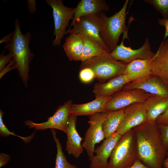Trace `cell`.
Segmentation results:
<instances>
[{
  "instance_id": "33",
  "label": "cell",
  "mask_w": 168,
  "mask_h": 168,
  "mask_svg": "<svg viewBox=\"0 0 168 168\" xmlns=\"http://www.w3.org/2000/svg\"><path fill=\"white\" fill-rule=\"evenodd\" d=\"M159 24L161 26H164L165 28V32L163 40L168 36V19L159 18L158 20Z\"/></svg>"
},
{
  "instance_id": "1",
  "label": "cell",
  "mask_w": 168,
  "mask_h": 168,
  "mask_svg": "<svg viewBox=\"0 0 168 168\" xmlns=\"http://www.w3.org/2000/svg\"><path fill=\"white\" fill-rule=\"evenodd\" d=\"M138 158L151 168H162L167 151L164 147L156 122L147 121L133 128Z\"/></svg>"
},
{
  "instance_id": "7",
  "label": "cell",
  "mask_w": 168,
  "mask_h": 168,
  "mask_svg": "<svg viewBox=\"0 0 168 168\" xmlns=\"http://www.w3.org/2000/svg\"><path fill=\"white\" fill-rule=\"evenodd\" d=\"M47 3L53 10L54 29L53 35L55 36L52 41L53 46L60 45L62 39L66 34V29L69 22L73 20L75 8L67 7L62 0H46Z\"/></svg>"
},
{
  "instance_id": "37",
  "label": "cell",
  "mask_w": 168,
  "mask_h": 168,
  "mask_svg": "<svg viewBox=\"0 0 168 168\" xmlns=\"http://www.w3.org/2000/svg\"><path fill=\"white\" fill-rule=\"evenodd\" d=\"M13 34V32H11L9 34L7 35L4 36L0 40V44L3 43H8L11 40L12 38Z\"/></svg>"
},
{
  "instance_id": "18",
  "label": "cell",
  "mask_w": 168,
  "mask_h": 168,
  "mask_svg": "<svg viewBox=\"0 0 168 168\" xmlns=\"http://www.w3.org/2000/svg\"><path fill=\"white\" fill-rule=\"evenodd\" d=\"M152 58L137 59L127 64L123 74L131 82L152 75Z\"/></svg>"
},
{
  "instance_id": "12",
  "label": "cell",
  "mask_w": 168,
  "mask_h": 168,
  "mask_svg": "<svg viewBox=\"0 0 168 168\" xmlns=\"http://www.w3.org/2000/svg\"><path fill=\"white\" fill-rule=\"evenodd\" d=\"M147 121L144 102L134 103L125 108L123 118L116 132L123 135L135 127Z\"/></svg>"
},
{
  "instance_id": "29",
  "label": "cell",
  "mask_w": 168,
  "mask_h": 168,
  "mask_svg": "<svg viewBox=\"0 0 168 168\" xmlns=\"http://www.w3.org/2000/svg\"><path fill=\"white\" fill-rule=\"evenodd\" d=\"M160 137L162 144L165 150L168 151V124L166 125H158Z\"/></svg>"
},
{
  "instance_id": "9",
  "label": "cell",
  "mask_w": 168,
  "mask_h": 168,
  "mask_svg": "<svg viewBox=\"0 0 168 168\" xmlns=\"http://www.w3.org/2000/svg\"><path fill=\"white\" fill-rule=\"evenodd\" d=\"M128 30L123 33L122 42L110 52V56L116 60L122 61L127 64L137 59L152 58L155 53L151 50L149 39L147 37L146 38L142 46L137 49H133L130 47H126L124 45L125 39H128Z\"/></svg>"
},
{
  "instance_id": "32",
  "label": "cell",
  "mask_w": 168,
  "mask_h": 168,
  "mask_svg": "<svg viewBox=\"0 0 168 168\" xmlns=\"http://www.w3.org/2000/svg\"><path fill=\"white\" fill-rule=\"evenodd\" d=\"M16 69V67L15 65L14 61L12 59L9 63L5 67L2 71L0 72V79L7 72L13 69Z\"/></svg>"
},
{
  "instance_id": "6",
  "label": "cell",
  "mask_w": 168,
  "mask_h": 168,
  "mask_svg": "<svg viewBox=\"0 0 168 168\" xmlns=\"http://www.w3.org/2000/svg\"><path fill=\"white\" fill-rule=\"evenodd\" d=\"M101 27L100 12L85 15L72 22L69 28L66 30V34H78L90 38L110 50L101 38Z\"/></svg>"
},
{
  "instance_id": "15",
  "label": "cell",
  "mask_w": 168,
  "mask_h": 168,
  "mask_svg": "<svg viewBox=\"0 0 168 168\" xmlns=\"http://www.w3.org/2000/svg\"><path fill=\"white\" fill-rule=\"evenodd\" d=\"M151 61L152 75L168 85V39L163 40Z\"/></svg>"
},
{
  "instance_id": "4",
  "label": "cell",
  "mask_w": 168,
  "mask_h": 168,
  "mask_svg": "<svg viewBox=\"0 0 168 168\" xmlns=\"http://www.w3.org/2000/svg\"><path fill=\"white\" fill-rule=\"evenodd\" d=\"M127 63L112 58L110 53L92 58L82 62L80 69L87 68L93 72L100 83L123 74Z\"/></svg>"
},
{
  "instance_id": "38",
  "label": "cell",
  "mask_w": 168,
  "mask_h": 168,
  "mask_svg": "<svg viewBox=\"0 0 168 168\" xmlns=\"http://www.w3.org/2000/svg\"><path fill=\"white\" fill-rule=\"evenodd\" d=\"M163 166L165 168H167L168 167V151L166 152V157L164 161Z\"/></svg>"
},
{
  "instance_id": "28",
  "label": "cell",
  "mask_w": 168,
  "mask_h": 168,
  "mask_svg": "<svg viewBox=\"0 0 168 168\" xmlns=\"http://www.w3.org/2000/svg\"><path fill=\"white\" fill-rule=\"evenodd\" d=\"M79 77L81 81L84 83L89 82L95 78V75L93 71L87 68L81 69Z\"/></svg>"
},
{
  "instance_id": "11",
  "label": "cell",
  "mask_w": 168,
  "mask_h": 168,
  "mask_svg": "<svg viewBox=\"0 0 168 168\" xmlns=\"http://www.w3.org/2000/svg\"><path fill=\"white\" fill-rule=\"evenodd\" d=\"M72 104L69 100L58 107L53 115L48 118L47 120L37 123L28 120L25 124L29 128H34L37 130H44L47 129H57L66 133L68 124L70 110Z\"/></svg>"
},
{
  "instance_id": "10",
  "label": "cell",
  "mask_w": 168,
  "mask_h": 168,
  "mask_svg": "<svg viewBox=\"0 0 168 168\" xmlns=\"http://www.w3.org/2000/svg\"><path fill=\"white\" fill-rule=\"evenodd\" d=\"M152 95L139 89L122 90L111 96L104 107V112L115 111L134 103L144 102Z\"/></svg>"
},
{
  "instance_id": "36",
  "label": "cell",
  "mask_w": 168,
  "mask_h": 168,
  "mask_svg": "<svg viewBox=\"0 0 168 168\" xmlns=\"http://www.w3.org/2000/svg\"><path fill=\"white\" fill-rule=\"evenodd\" d=\"M129 168H151L143 164L138 158L134 163Z\"/></svg>"
},
{
  "instance_id": "8",
  "label": "cell",
  "mask_w": 168,
  "mask_h": 168,
  "mask_svg": "<svg viewBox=\"0 0 168 168\" xmlns=\"http://www.w3.org/2000/svg\"><path fill=\"white\" fill-rule=\"evenodd\" d=\"M108 112L96 113L89 117V127L86 131L82 146L89 158L94 155L95 145L105 138L103 125Z\"/></svg>"
},
{
  "instance_id": "26",
  "label": "cell",
  "mask_w": 168,
  "mask_h": 168,
  "mask_svg": "<svg viewBox=\"0 0 168 168\" xmlns=\"http://www.w3.org/2000/svg\"><path fill=\"white\" fill-rule=\"evenodd\" d=\"M144 1L152 5L161 14L163 19H168V0H145Z\"/></svg>"
},
{
  "instance_id": "34",
  "label": "cell",
  "mask_w": 168,
  "mask_h": 168,
  "mask_svg": "<svg viewBox=\"0 0 168 168\" xmlns=\"http://www.w3.org/2000/svg\"><path fill=\"white\" fill-rule=\"evenodd\" d=\"M27 9L30 13L35 12L37 9L36 1L35 0H27Z\"/></svg>"
},
{
  "instance_id": "14",
  "label": "cell",
  "mask_w": 168,
  "mask_h": 168,
  "mask_svg": "<svg viewBox=\"0 0 168 168\" xmlns=\"http://www.w3.org/2000/svg\"><path fill=\"white\" fill-rule=\"evenodd\" d=\"M122 135L117 132L104 140L95 149L94 155L89 158L90 168H107L109 158Z\"/></svg>"
},
{
  "instance_id": "19",
  "label": "cell",
  "mask_w": 168,
  "mask_h": 168,
  "mask_svg": "<svg viewBox=\"0 0 168 168\" xmlns=\"http://www.w3.org/2000/svg\"><path fill=\"white\" fill-rule=\"evenodd\" d=\"M147 121L155 122L168 107V98L152 95L144 102Z\"/></svg>"
},
{
  "instance_id": "16",
  "label": "cell",
  "mask_w": 168,
  "mask_h": 168,
  "mask_svg": "<svg viewBox=\"0 0 168 168\" xmlns=\"http://www.w3.org/2000/svg\"><path fill=\"white\" fill-rule=\"evenodd\" d=\"M77 120V116L70 114L65 133L67 137L65 150L68 154L78 158L83 153L84 148L81 143L83 138L81 137L76 128Z\"/></svg>"
},
{
  "instance_id": "30",
  "label": "cell",
  "mask_w": 168,
  "mask_h": 168,
  "mask_svg": "<svg viewBox=\"0 0 168 168\" xmlns=\"http://www.w3.org/2000/svg\"><path fill=\"white\" fill-rule=\"evenodd\" d=\"M13 59L12 54L9 53L4 55L3 53L0 55V72Z\"/></svg>"
},
{
  "instance_id": "2",
  "label": "cell",
  "mask_w": 168,
  "mask_h": 168,
  "mask_svg": "<svg viewBox=\"0 0 168 168\" xmlns=\"http://www.w3.org/2000/svg\"><path fill=\"white\" fill-rule=\"evenodd\" d=\"M31 37L29 31L25 34L22 33L19 20L16 18L13 36L4 46V50H7L12 54L19 76L26 87L30 77V64L34 55L29 46Z\"/></svg>"
},
{
  "instance_id": "23",
  "label": "cell",
  "mask_w": 168,
  "mask_h": 168,
  "mask_svg": "<svg viewBox=\"0 0 168 168\" xmlns=\"http://www.w3.org/2000/svg\"><path fill=\"white\" fill-rule=\"evenodd\" d=\"M84 44L80 61L82 62L89 58L110 53L93 40L84 37Z\"/></svg>"
},
{
  "instance_id": "5",
  "label": "cell",
  "mask_w": 168,
  "mask_h": 168,
  "mask_svg": "<svg viewBox=\"0 0 168 168\" xmlns=\"http://www.w3.org/2000/svg\"><path fill=\"white\" fill-rule=\"evenodd\" d=\"M135 137L132 129L119 139L110 157L107 168H129L138 159Z\"/></svg>"
},
{
  "instance_id": "13",
  "label": "cell",
  "mask_w": 168,
  "mask_h": 168,
  "mask_svg": "<svg viewBox=\"0 0 168 168\" xmlns=\"http://www.w3.org/2000/svg\"><path fill=\"white\" fill-rule=\"evenodd\" d=\"M142 90L148 93L168 98V85L159 77L153 75L131 82L122 90Z\"/></svg>"
},
{
  "instance_id": "17",
  "label": "cell",
  "mask_w": 168,
  "mask_h": 168,
  "mask_svg": "<svg viewBox=\"0 0 168 168\" xmlns=\"http://www.w3.org/2000/svg\"><path fill=\"white\" fill-rule=\"evenodd\" d=\"M131 82L128 76L123 74L106 82L96 84L93 92L96 98L110 97L122 90L125 85Z\"/></svg>"
},
{
  "instance_id": "21",
  "label": "cell",
  "mask_w": 168,
  "mask_h": 168,
  "mask_svg": "<svg viewBox=\"0 0 168 168\" xmlns=\"http://www.w3.org/2000/svg\"><path fill=\"white\" fill-rule=\"evenodd\" d=\"M110 7L105 0H82L75 8L72 22L81 16L107 11Z\"/></svg>"
},
{
  "instance_id": "27",
  "label": "cell",
  "mask_w": 168,
  "mask_h": 168,
  "mask_svg": "<svg viewBox=\"0 0 168 168\" xmlns=\"http://www.w3.org/2000/svg\"><path fill=\"white\" fill-rule=\"evenodd\" d=\"M3 115V112L1 110H0V135L4 137H7L9 135H13L19 137L26 143L29 142L34 137L35 132L31 135L26 137H21L15 134L13 132L10 131L4 124L3 120L2 117Z\"/></svg>"
},
{
  "instance_id": "22",
  "label": "cell",
  "mask_w": 168,
  "mask_h": 168,
  "mask_svg": "<svg viewBox=\"0 0 168 168\" xmlns=\"http://www.w3.org/2000/svg\"><path fill=\"white\" fill-rule=\"evenodd\" d=\"M84 44V37L81 35L70 34L67 37L63 47L70 60L80 61Z\"/></svg>"
},
{
  "instance_id": "25",
  "label": "cell",
  "mask_w": 168,
  "mask_h": 168,
  "mask_svg": "<svg viewBox=\"0 0 168 168\" xmlns=\"http://www.w3.org/2000/svg\"><path fill=\"white\" fill-rule=\"evenodd\" d=\"M53 138L56 143L57 152L55 159V168H78L75 165L68 162L62 151V145L59 139L56 137L54 129H51Z\"/></svg>"
},
{
  "instance_id": "39",
  "label": "cell",
  "mask_w": 168,
  "mask_h": 168,
  "mask_svg": "<svg viewBox=\"0 0 168 168\" xmlns=\"http://www.w3.org/2000/svg\"><path fill=\"white\" fill-rule=\"evenodd\" d=\"M167 168H168V167H167Z\"/></svg>"
},
{
  "instance_id": "35",
  "label": "cell",
  "mask_w": 168,
  "mask_h": 168,
  "mask_svg": "<svg viewBox=\"0 0 168 168\" xmlns=\"http://www.w3.org/2000/svg\"><path fill=\"white\" fill-rule=\"evenodd\" d=\"M10 157L8 155L4 153L0 154V167L6 165L10 161Z\"/></svg>"
},
{
  "instance_id": "20",
  "label": "cell",
  "mask_w": 168,
  "mask_h": 168,
  "mask_svg": "<svg viewBox=\"0 0 168 168\" xmlns=\"http://www.w3.org/2000/svg\"><path fill=\"white\" fill-rule=\"evenodd\" d=\"M111 96L102 97L82 104H73L70 114L76 116L81 115L91 116L96 113L104 112V107Z\"/></svg>"
},
{
  "instance_id": "31",
  "label": "cell",
  "mask_w": 168,
  "mask_h": 168,
  "mask_svg": "<svg viewBox=\"0 0 168 168\" xmlns=\"http://www.w3.org/2000/svg\"><path fill=\"white\" fill-rule=\"evenodd\" d=\"M155 122L158 125H166L168 124V107L166 110L158 117Z\"/></svg>"
},
{
  "instance_id": "3",
  "label": "cell",
  "mask_w": 168,
  "mask_h": 168,
  "mask_svg": "<svg viewBox=\"0 0 168 168\" xmlns=\"http://www.w3.org/2000/svg\"><path fill=\"white\" fill-rule=\"evenodd\" d=\"M129 1L127 0L122 7L117 12L110 16L100 12L101 27V38L110 52L118 45L120 35L128 30L125 24L126 10Z\"/></svg>"
},
{
  "instance_id": "24",
  "label": "cell",
  "mask_w": 168,
  "mask_h": 168,
  "mask_svg": "<svg viewBox=\"0 0 168 168\" xmlns=\"http://www.w3.org/2000/svg\"><path fill=\"white\" fill-rule=\"evenodd\" d=\"M124 109L108 112L103 125L105 138L116 132L123 118Z\"/></svg>"
}]
</instances>
